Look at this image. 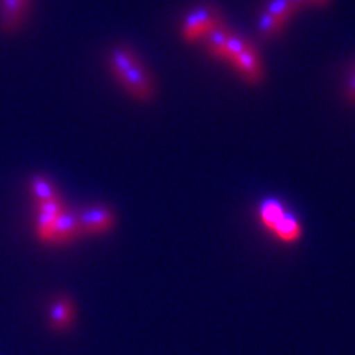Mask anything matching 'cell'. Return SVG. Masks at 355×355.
Instances as JSON below:
<instances>
[{
  "instance_id": "5bb4252c",
  "label": "cell",
  "mask_w": 355,
  "mask_h": 355,
  "mask_svg": "<svg viewBox=\"0 0 355 355\" xmlns=\"http://www.w3.org/2000/svg\"><path fill=\"white\" fill-rule=\"evenodd\" d=\"M263 10H266V12L271 14L277 19L286 22V24L297 14L292 5L288 3V0H270Z\"/></svg>"
},
{
  "instance_id": "9c48e42d",
  "label": "cell",
  "mask_w": 355,
  "mask_h": 355,
  "mask_svg": "<svg viewBox=\"0 0 355 355\" xmlns=\"http://www.w3.org/2000/svg\"><path fill=\"white\" fill-rule=\"evenodd\" d=\"M28 0H2V19L0 24L5 31H14L24 18Z\"/></svg>"
},
{
  "instance_id": "7c38bea8",
  "label": "cell",
  "mask_w": 355,
  "mask_h": 355,
  "mask_svg": "<svg viewBox=\"0 0 355 355\" xmlns=\"http://www.w3.org/2000/svg\"><path fill=\"white\" fill-rule=\"evenodd\" d=\"M286 22L277 19L271 14L262 10L258 18V33L262 39H274L279 37L286 28Z\"/></svg>"
},
{
  "instance_id": "ac0fdd59",
  "label": "cell",
  "mask_w": 355,
  "mask_h": 355,
  "mask_svg": "<svg viewBox=\"0 0 355 355\" xmlns=\"http://www.w3.org/2000/svg\"><path fill=\"white\" fill-rule=\"evenodd\" d=\"M331 0H308L309 8H326L330 5Z\"/></svg>"
},
{
  "instance_id": "3957f363",
  "label": "cell",
  "mask_w": 355,
  "mask_h": 355,
  "mask_svg": "<svg viewBox=\"0 0 355 355\" xmlns=\"http://www.w3.org/2000/svg\"><path fill=\"white\" fill-rule=\"evenodd\" d=\"M126 91L139 101H148L154 96V83L148 70L138 60L129 70L119 77Z\"/></svg>"
},
{
  "instance_id": "8fae6325",
  "label": "cell",
  "mask_w": 355,
  "mask_h": 355,
  "mask_svg": "<svg viewBox=\"0 0 355 355\" xmlns=\"http://www.w3.org/2000/svg\"><path fill=\"white\" fill-rule=\"evenodd\" d=\"M139 58L135 55L132 49L125 48V46H117L110 53V67L111 71L114 73V76L119 77L123 74L126 70H129L130 67L135 64Z\"/></svg>"
},
{
  "instance_id": "30bf717a",
  "label": "cell",
  "mask_w": 355,
  "mask_h": 355,
  "mask_svg": "<svg viewBox=\"0 0 355 355\" xmlns=\"http://www.w3.org/2000/svg\"><path fill=\"white\" fill-rule=\"evenodd\" d=\"M231 35V30L225 26H220L210 31L209 35L203 39L206 49L210 53V57L219 61H227V42Z\"/></svg>"
},
{
  "instance_id": "e0dca14e",
  "label": "cell",
  "mask_w": 355,
  "mask_h": 355,
  "mask_svg": "<svg viewBox=\"0 0 355 355\" xmlns=\"http://www.w3.org/2000/svg\"><path fill=\"white\" fill-rule=\"evenodd\" d=\"M288 3L292 5V8L296 10V12H301L302 9L309 8L308 6V0H288Z\"/></svg>"
},
{
  "instance_id": "5b68a950",
  "label": "cell",
  "mask_w": 355,
  "mask_h": 355,
  "mask_svg": "<svg viewBox=\"0 0 355 355\" xmlns=\"http://www.w3.org/2000/svg\"><path fill=\"white\" fill-rule=\"evenodd\" d=\"M77 219H79L80 234L86 236L103 234V232H107L116 224V218L113 212H111L108 207L103 206L85 209L83 212L77 216Z\"/></svg>"
},
{
  "instance_id": "277c9868",
  "label": "cell",
  "mask_w": 355,
  "mask_h": 355,
  "mask_svg": "<svg viewBox=\"0 0 355 355\" xmlns=\"http://www.w3.org/2000/svg\"><path fill=\"white\" fill-rule=\"evenodd\" d=\"M228 62L246 83L259 85L263 80L262 60L258 48L253 43Z\"/></svg>"
},
{
  "instance_id": "52a82bcc",
  "label": "cell",
  "mask_w": 355,
  "mask_h": 355,
  "mask_svg": "<svg viewBox=\"0 0 355 355\" xmlns=\"http://www.w3.org/2000/svg\"><path fill=\"white\" fill-rule=\"evenodd\" d=\"M77 234H80L79 231V219L69 210H62V214L55 220L52 227L49 243H65L74 239Z\"/></svg>"
},
{
  "instance_id": "ba28073f",
  "label": "cell",
  "mask_w": 355,
  "mask_h": 355,
  "mask_svg": "<svg viewBox=\"0 0 355 355\" xmlns=\"http://www.w3.org/2000/svg\"><path fill=\"white\" fill-rule=\"evenodd\" d=\"M74 320V305L69 297H60L51 305L49 321L55 330L70 327Z\"/></svg>"
},
{
  "instance_id": "6da1fadb",
  "label": "cell",
  "mask_w": 355,
  "mask_h": 355,
  "mask_svg": "<svg viewBox=\"0 0 355 355\" xmlns=\"http://www.w3.org/2000/svg\"><path fill=\"white\" fill-rule=\"evenodd\" d=\"M254 220L266 237L283 248H296L305 239V225L284 200L268 196L254 206Z\"/></svg>"
},
{
  "instance_id": "7a4b0ae2",
  "label": "cell",
  "mask_w": 355,
  "mask_h": 355,
  "mask_svg": "<svg viewBox=\"0 0 355 355\" xmlns=\"http://www.w3.org/2000/svg\"><path fill=\"white\" fill-rule=\"evenodd\" d=\"M220 26H225V18L220 10L214 5H200L184 18L181 36L187 43H196Z\"/></svg>"
},
{
  "instance_id": "8992f818",
  "label": "cell",
  "mask_w": 355,
  "mask_h": 355,
  "mask_svg": "<svg viewBox=\"0 0 355 355\" xmlns=\"http://www.w3.org/2000/svg\"><path fill=\"white\" fill-rule=\"evenodd\" d=\"M64 205L60 197L37 203V236L42 241H49L55 220L62 214Z\"/></svg>"
},
{
  "instance_id": "9a60e30c",
  "label": "cell",
  "mask_w": 355,
  "mask_h": 355,
  "mask_svg": "<svg viewBox=\"0 0 355 355\" xmlns=\"http://www.w3.org/2000/svg\"><path fill=\"white\" fill-rule=\"evenodd\" d=\"M250 43L252 42L249 39L237 35V33H234V31H231V35L227 42V61L237 57V55L246 49Z\"/></svg>"
},
{
  "instance_id": "4fadbf2b",
  "label": "cell",
  "mask_w": 355,
  "mask_h": 355,
  "mask_svg": "<svg viewBox=\"0 0 355 355\" xmlns=\"http://www.w3.org/2000/svg\"><path fill=\"white\" fill-rule=\"evenodd\" d=\"M31 193L35 196L36 202H48V200H52L55 197H58L57 193H55V188L51 184L49 180L43 176H35L31 180Z\"/></svg>"
},
{
  "instance_id": "2e32d148",
  "label": "cell",
  "mask_w": 355,
  "mask_h": 355,
  "mask_svg": "<svg viewBox=\"0 0 355 355\" xmlns=\"http://www.w3.org/2000/svg\"><path fill=\"white\" fill-rule=\"evenodd\" d=\"M347 95L355 103V71L351 74L348 85H347Z\"/></svg>"
}]
</instances>
